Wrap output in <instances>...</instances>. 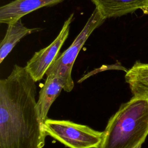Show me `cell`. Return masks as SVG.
<instances>
[{
	"instance_id": "6da1fadb",
	"label": "cell",
	"mask_w": 148,
	"mask_h": 148,
	"mask_svg": "<svg viewBox=\"0 0 148 148\" xmlns=\"http://www.w3.org/2000/svg\"><path fill=\"white\" fill-rule=\"evenodd\" d=\"M36 82L15 65L0 80V148H43L47 136L36 109Z\"/></svg>"
},
{
	"instance_id": "7a4b0ae2",
	"label": "cell",
	"mask_w": 148,
	"mask_h": 148,
	"mask_svg": "<svg viewBox=\"0 0 148 148\" xmlns=\"http://www.w3.org/2000/svg\"><path fill=\"white\" fill-rule=\"evenodd\" d=\"M148 135V98L132 97L109 119L98 148H135Z\"/></svg>"
},
{
	"instance_id": "3957f363",
	"label": "cell",
	"mask_w": 148,
	"mask_h": 148,
	"mask_svg": "<svg viewBox=\"0 0 148 148\" xmlns=\"http://www.w3.org/2000/svg\"><path fill=\"white\" fill-rule=\"evenodd\" d=\"M46 135L69 148H98L103 131L69 120L47 119L43 124Z\"/></svg>"
},
{
	"instance_id": "277c9868",
	"label": "cell",
	"mask_w": 148,
	"mask_h": 148,
	"mask_svg": "<svg viewBox=\"0 0 148 148\" xmlns=\"http://www.w3.org/2000/svg\"><path fill=\"white\" fill-rule=\"evenodd\" d=\"M104 19L95 8L86 25L76 36L72 45L56 58L47 69L46 76L56 75L63 84L64 90L71 91L74 87V82L71 73L75 61L87 39L92 32L104 21Z\"/></svg>"
},
{
	"instance_id": "5b68a950",
	"label": "cell",
	"mask_w": 148,
	"mask_h": 148,
	"mask_svg": "<svg viewBox=\"0 0 148 148\" xmlns=\"http://www.w3.org/2000/svg\"><path fill=\"white\" fill-rule=\"evenodd\" d=\"M73 15V13H72L64 22L56 38L49 46L35 52L27 62L25 67L35 82L43 78L50 66L58 56L60 49L68 36Z\"/></svg>"
},
{
	"instance_id": "8992f818",
	"label": "cell",
	"mask_w": 148,
	"mask_h": 148,
	"mask_svg": "<svg viewBox=\"0 0 148 148\" xmlns=\"http://www.w3.org/2000/svg\"><path fill=\"white\" fill-rule=\"evenodd\" d=\"M64 0H13L0 8V23L10 24L24 16L44 6L57 5Z\"/></svg>"
},
{
	"instance_id": "52a82bcc",
	"label": "cell",
	"mask_w": 148,
	"mask_h": 148,
	"mask_svg": "<svg viewBox=\"0 0 148 148\" xmlns=\"http://www.w3.org/2000/svg\"><path fill=\"white\" fill-rule=\"evenodd\" d=\"M104 18L120 17L145 6L148 0H90Z\"/></svg>"
},
{
	"instance_id": "ba28073f",
	"label": "cell",
	"mask_w": 148,
	"mask_h": 148,
	"mask_svg": "<svg viewBox=\"0 0 148 148\" xmlns=\"http://www.w3.org/2000/svg\"><path fill=\"white\" fill-rule=\"evenodd\" d=\"M62 90H64L63 84L56 75L51 74L47 76L45 83L39 91L36 103L39 119L42 125L47 119L50 106Z\"/></svg>"
},
{
	"instance_id": "9c48e42d",
	"label": "cell",
	"mask_w": 148,
	"mask_h": 148,
	"mask_svg": "<svg viewBox=\"0 0 148 148\" xmlns=\"http://www.w3.org/2000/svg\"><path fill=\"white\" fill-rule=\"evenodd\" d=\"M125 80L133 97L148 98V63L136 61L127 71Z\"/></svg>"
},
{
	"instance_id": "30bf717a",
	"label": "cell",
	"mask_w": 148,
	"mask_h": 148,
	"mask_svg": "<svg viewBox=\"0 0 148 148\" xmlns=\"http://www.w3.org/2000/svg\"><path fill=\"white\" fill-rule=\"evenodd\" d=\"M37 28H28L21 23V19L8 24L5 36L0 45V63L1 64L21 38L38 31Z\"/></svg>"
},
{
	"instance_id": "8fae6325",
	"label": "cell",
	"mask_w": 148,
	"mask_h": 148,
	"mask_svg": "<svg viewBox=\"0 0 148 148\" xmlns=\"http://www.w3.org/2000/svg\"><path fill=\"white\" fill-rule=\"evenodd\" d=\"M141 9L142 10V11L144 13L148 14V3H147V4L145 6L142 8Z\"/></svg>"
},
{
	"instance_id": "7c38bea8",
	"label": "cell",
	"mask_w": 148,
	"mask_h": 148,
	"mask_svg": "<svg viewBox=\"0 0 148 148\" xmlns=\"http://www.w3.org/2000/svg\"><path fill=\"white\" fill-rule=\"evenodd\" d=\"M142 145H139V146H137V147H135V148H141V147H142Z\"/></svg>"
}]
</instances>
